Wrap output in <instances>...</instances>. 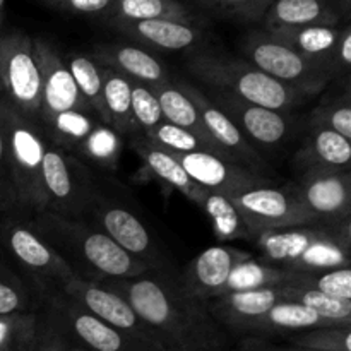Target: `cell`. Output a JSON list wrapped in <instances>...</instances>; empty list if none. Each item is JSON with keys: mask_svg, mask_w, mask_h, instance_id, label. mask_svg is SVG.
Returning a JSON list of instances; mask_svg holds the SVG:
<instances>
[{"mask_svg": "<svg viewBox=\"0 0 351 351\" xmlns=\"http://www.w3.org/2000/svg\"><path fill=\"white\" fill-rule=\"evenodd\" d=\"M48 304L58 312L65 331L77 348L86 351H144L132 339L110 328L64 295L51 298Z\"/></svg>", "mask_w": 351, "mask_h": 351, "instance_id": "obj_19", "label": "cell"}, {"mask_svg": "<svg viewBox=\"0 0 351 351\" xmlns=\"http://www.w3.org/2000/svg\"><path fill=\"white\" fill-rule=\"evenodd\" d=\"M89 57L105 69L120 72L130 81L151 86H163L171 81L168 69L156 55L136 45L99 43Z\"/></svg>", "mask_w": 351, "mask_h": 351, "instance_id": "obj_22", "label": "cell"}, {"mask_svg": "<svg viewBox=\"0 0 351 351\" xmlns=\"http://www.w3.org/2000/svg\"><path fill=\"white\" fill-rule=\"evenodd\" d=\"M0 249L12 259L19 269L17 274L29 285L40 304L60 297L74 280L64 261L23 219L3 218L0 221Z\"/></svg>", "mask_w": 351, "mask_h": 351, "instance_id": "obj_7", "label": "cell"}, {"mask_svg": "<svg viewBox=\"0 0 351 351\" xmlns=\"http://www.w3.org/2000/svg\"><path fill=\"white\" fill-rule=\"evenodd\" d=\"M33 51L41 79V106L38 123L47 122L51 117L69 110H89L65 65L64 57L55 45L45 38H33Z\"/></svg>", "mask_w": 351, "mask_h": 351, "instance_id": "obj_15", "label": "cell"}, {"mask_svg": "<svg viewBox=\"0 0 351 351\" xmlns=\"http://www.w3.org/2000/svg\"><path fill=\"white\" fill-rule=\"evenodd\" d=\"M324 326H338L326 321L324 317L317 315L315 312L302 307L291 302H280L273 308L261 315L252 326L245 338H266L280 335H297V332L311 331L315 328Z\"/></svg>", "mask_w": 351, "mask_h": 351, "instance_id": "obj_28", "label": "cell"}, {"mask_svg": "<svg viewBox=\"0 0 351 351\" xmlns=\"http://www.w3.org/2000/svg\"><path fill=\"white\" fill-rule=\"evenodd\" d=\"M0 99L27 119L38 120L41 106V79L33 38L21 31L0 38Z\"/></svg>", "mask_w": 351, "mask_h": 351, "instance_id": "obj_10", "label": "cell"}, {"mask_svg": "<svg viewBox=\"0 0 351 351\" xmlns=\"http://www.w3.org/2000/svg\"><path fill=\"white\" fill-rule=\"evenodd\" d=\"M84 221L105 233L113 243L147 267L149 273L177 280L178 271L163 243L147 228L144 219L123 204L115 194L106 191L96 178V192L88 206Z\"/></svg>", "mask_w": 351, "mask_h": 351, "instance_id": "obj_5", "label": "cell"}, {"mask_svg": "<svg viewBox=\"0 0 351 351\" xmlns=\"http://www.w3.org/2000/svg\"><path fill=\"white\" fill-rule=\"evenodd\" d=\"M350 67H351V26L348 23L343 26L341 38H339L338 48L332 57V71L335 77L339 79L343 75L345 81H350Z\"/></svg>", "mask_w": 351, "mask_h": 351, "instance_id": "obj_48", "label": "cell"}, {"mask_svg": "<svg viewBox=\"0 0 351 351\" xmlns=\"http://www.w3.org/2000/svg\"><path fill=\"white\" fill-rule=\"evenodd\" d=\"M206 96L239 127L240 132L254 147H274L283 144L295 129V120L290 113L273 112L252 105L221 89H209Z\"/></svg>", "mask_w": 351, "mask_h": 351, "instance_id": "obj_14", "label": "cell"}, {"mask_svg": "<svg viewBox=\"0 0 351 351\" xmlns=\"http://www.w3.org/2000/svg\"><path fill=\"white\" fill-rule=\"evenodd\" d=\"M178 88L192 99V103L195 105V108L199 110V115H201L202 123H204L206 130L211 136V139L218 144L219 149L233 161V163L240 165V167L247 168V170L254 171V173L261 175L264 178H273V170L267 165V161L264 160L263 154L257 151V147H254L252 144L247 141V137L243 136L239 130V127L221 112V110L216 108L209 98L206 96L204 91H201L195 86L189 84L187 81H177Z\"/></svg>", "mask_w": 351, "mask_h": 351, "instance_id": "obj_13", "label": "cell"}, {"mask_svg": "<svg viewBox=\"0 0 351 351\" xmlns=\"http://www.w3.org/2000/svg\"><path fill=\"white\" fill-rule=\"evenodd\" d=\"M173 156L199 187L225 197H235L257 187H269L274 182L211 153L173 154Z\"/></svg>", "mask_w": 351, "mask_h": 351, "instance_id": "obj_18", "label": "cell"}, {"mask_svg": "<svg viewBox=\"0 0 351 351\" xmlns=\"http://www.w3.org/2000/svg\"><path fill=\"white\" fill-rule=\"evenodd\" d=\"M285 293V302L298 304L308 311L315 312L324 317L326 321L338 326H351V302L338 300V298L328 297L319 291L307 290V288L297 287H281Z\"/></svg>", "mask_w": 351, "mask_h": 351, "instance_id": "obj_38", "label": "cell"}, {"mask_svg": "<svg viewBox=\"0 0 351 351\" xmlns=\"http://www.w3.org/2000/svg\"><path fill=\"white\" fill-rule=\"evenodd\" d=\"M14 211H19V202H17L16 184H14L12 171L5 156L2 132H0V216L10 215Z\"/></svg>", "mask_w": 351, "mask_h": 351, "instance_id": "obj_47", "label": "cell"}, {"mask_svg": "<svg viewBox=\"0 0 351 351\" xmlns=\"http://www.w3.org/2000/svg\"><path fill=\"white\" fill-rule=\"evenodd\" d=\"M175 21V23L192 24V26H209L211 21L202 16L191 2L178 0H112L105 14L95 24L110 27L113 24L139 23V21Z\"/></svg>", "mask_w": 351, "mask_h": 351, "instance_id": "obj_21", "label": "cell"}, {"mask_svg": "<svg viewBox=\"0 0 351 351\" xmlns=\"http://www.w3.org/2000/svg\"><path fill=\"white\" fill-rule=\"evenodd\" d=\"M45 211L69 219H86L88 206L96 192L91 168L72 154L47 146L41 167Z\"/></svg>", "mask_w": 351, "mask_h": 351, "instance_id": "obj_9", "label": "cell"}, {"mask_svg": "<svg viewBox=\"0 0 351 351\" xmlns=\"http://www.w3.org/2000/svg\"><path fill=\"white\" fill-rule=\"evenodd\" d=\"M36 324V312L0 317V351H29Z\"/></svg>", "mask_w": 351, "mask_h": 351, "instance_id": "obj_44", "label": "cell"}, {"mask_svg": "<svg viewBox=\"0 0 351 351\" xmlns=\"http://www.w3.org/2000/svg\"><path fill=\"white\" fill-rule=\"evenodd\" d=\"M199 208L208 215L213 232L219 242H233V240L254 242V235L250 233L245 219L230 197L206 191Z\"/></svg>", "mask_w": 351, "mask_h": 351, "instance_id": "obj_33", "label": "cell"}, {"mask_svg": "<svg viewBox=\"0 0 351 351\" xmlns=\"http://www.w3.org/2000/svg\"><path fill=\"white\" fill-rule=\"evenodd\" d=\"M191 5L204 17L226 21L237 26L263 24L271 0H194Z\"/></svg>", "mask_w": 351, "mask_h": 351, "instance_id": "obj_35", "label": "cell"}, {"mask_svg": "<svg viewBox=\"0 0 351 351\" xmlns=\"http://www.w3.org/2000/svg\"><path fill=\"white\" fill-rule=\"evenodd\" d=\"M285 302L283 288L228 293L206 302L213 317L228 332L247 336L250 326L274 305Z\"/></svg>", "mask_w": 351, "mask_h": 351, "instance_id": "obj_24", "label": "cell"}, {"mask_svg": "<svg viewBox=\"0 0 351 351\" xmlns=\"http://www.w3.org/2000/svg\"><path fill=\"white\" fill-rule=\"evenodd\" d=\"M187 69L195 79L211 89H221L273 112L290 113L312 98L300 89L269 77L249 62L204 48L189 55Z\"/></svg>", "mask_w": 351, "mask_h": 351, "instance_id": "obj_4", "label": "cell"}, {"mask_svg": "<svg viewBox=\"0 0 351 351\" xmlns=\"http://www.w3.org/2000/svg\"><path fill=\"white\" fill-rule=\"evenodd\" d=\"M288 339L291 346L307 351H351V326H324L291 335Z\"/></svg>", "mask_w": 351, "mask_h": 351, "instance_id": "obj_42", "label": "cell"}, {"mask_svg": "<svg viewBox=\"0 0 351 351\" xmlns=\"http://www.w3.org/2000/svg\"><path fill=\"white\" fill-rule=\"evenodd\" d=\"M350 84L345 86L341 96L322 99L307 119L308 130L324 129L339 134L346 141L351 139V103Z\"/></svg>", "mask_w": 351, "mask_h": 351, "instance_id": "obj_39", "label": "cell"}, {"mask_svg": "<svg viewBox=\"0 0 351 351\" xmlns=\"http://www.w3.org/2000/svg\"><path fill=\"white\" fill-rule=\"evenodd\" d=\"M285 287L307 288L319 291L338 300L351 302V267L328 271H312V273H298L291 271V276Z\"/></svg>", "mask_w": 351, "mask_h": 351, "instance_id": "obj_40", "label": "cell"}, {"mask_svg": "<svg viewBox=\"0 0 351 351\" xmlns=\"http://www.w3.org/2000/svg\"><path fill=\"white\" fill-rule=\"evenodd\" d=\"M153 91L154 95H156L158 103H160L165 122L194 134V136L199 137L216 156L232 161L221 149H219L218 144L211 139V136H209L208 130H206L204 123H202L199 110L195 108L192 99L178 88L177 81H170L163 86H154Z\"/></svg>", "mask_w": 351, "mask_h": 351, "instance_id": "obj_27", "label": "cell"}, {"mask_svg": "<svg viewBox=\"0 0 351 351\" xmlns=\"http://www.w3.org/2000/svg\"><path fill=\"white\" fill-rule=\"evenodd\" d=\"M108 29L123 34L129 40L146 47L165 51H194L202 50L206 45L204 27L175 21H139V23L113 24Z\"/></svg>", "mask_w": 351, "mask_h": 351, "instance_id": "obj_23", "label": "cell"}, {"mask_svg": "<svg viewBox=\"0 0 351 351\" xmlns=\"http://www.w3.org/2000/svg\"><path fill=\"white\" fill-rule=\"evenodd\" d=\"M101 285L132 305L165 351H230V332L213 317L208 304L185 297L171 278L147 271Z\"/></svg>", "mask_w": 351, "mask_h": 351, "instance_id": "obj_1", "label": "cell"}, {"mask_svg": "<svg viewBox=\"0 0 351 351\" xmlns=\"http://www.w3.org/2000/svg\"><path fill=\"white\" fill-rule=\"evenodd\" d=\"M132 88V117L137 129L141 134H147L163 123V113H161L160 103H158L156 95L153 88L143 82L130 81Z\"/></svg>", "mask_w": 351, "mask_h": 351, "instance_id": "obj_45", "label": "cell"}, {"mask_svg": "<svg viewBox=\"0 0 351 351\" xmlns=\"http://www.w3.org/2000/svg\"><path fill=\"white\" fill-rule=\"evenodd\" d=\"M291 276L290 269L266 264L252 257L250 261L239 264L221 288V295L242 293V291H257L266 288H280L288 283Z\"/></svg>", "mask_w": 351, "mask_h": 351, "instance_id": "obj_32", "label": "cell"}, {"mask_svg": "<svg viewBox=\"0 0 351 351\" xmlns=\"http://www.w3.org/2000/svg\"><path fill=\"white\" fill-rule=\"evenodd\" d=\"M71 336L65 331L60 315L48 302L40 305L36 311V324L29 351H72L74 350Z\"/></svg>", "mask_w": 351, "mask_h": 351, "instance_id": "obj_41", "label": "cell"}, {"mask_svg": "<svg viewBox=\"0 0 351 351\" xmlns=\"http://www.w3.org/2000/svg\"><path fill=\"white\" fill-rule=\"evenodd\" d=\"M343 26L345 24H341V26L302 27V29L273 31L269 34L283 45H287L288 48L297 51V53L314 58V60L324 62L332 69V57H335V51L338 48Z\"/></svg>", "mask_w": 351, "mask_h": 351, "instance_id": "obj_30", "label": "cell"}, {"mask_svg": "<svg viewBox=\"0 0 351 351\" xmlns=\"http://www.w3.org/2000/svg\"><path fill=\"white\" fill-rule=\"evenodd\" d=\"M65 65L81 93L82 99L93 113L106 123L103 106V67L96 64L89 55L71 53L64 57Z\"/></svg>", "mask_w": 351, "mask_h": 351, "instance_id": "obj_36", "label": "cell"}, {"mask_svg": "<svg viewBox=\"0 0 351 351\" xmlns=\"http://www.w3.org/2000/svg\"><path fill=\"white\" fill-rule=\"evenodd\" d=\"M123 149V137L106 123H99L72 153L82 163L99 170L115 171Z\"/></svg>", "mask_w": 351, "mask_h": 351, "instance_id": "obj_34", "label": "cell"}, {"mask_svg": "<svg viewBox=\"0 0 351 351\" xmlns=\"http://www.w3.org/2000/svg\"><path fill=\"white\" fill-rule=\"evenodd\" d=\"M350 2L331 0H278L271 2L263 21V31L302 29L315 26H341L350 16Z\"/></svg>", "mask_w": 351, "mask_h": 351, "instance_id": "obj_20", "label": "cell"}, {"mask_svg": "<svg viewBox=\"0 0 351 351\" xmlns=\"http://www.w3.org/2000/svg\"><path fill=\"white\" fill-rule=\"evenodd\" d=\"M62 295L71 298L74 304L108 324L110 328L125 335L144 351H165L160 339L134 311L132 305L105 285L89 283L74 278Z\"/></svg>", "mask_w": 351, "mask_h": 351, "instance_id": "obj_11", "label": "cell"}, {"mask_svg": "<svg viewBox=\"0 0 351 351\" xmlns=\"http://www.w3.org/2000/svg\"><path fill=\"white\" fill-rule=\"evenodd\" d=\"M249 64L269 77L315 96L335 81V72L324 62L304 57L266 31H250L240 43Z\"/></svg>", "mask_w": 351, "mask_h": 351, "instance_id": "obj_8", "label": "cell"}, {"mask_svg": "<svg viewBox=\"0 0 351 351\" xmlns=\"http://www.w3.org/2000/svg\"><path fill=\"white\" fill-rule=\"evenodd\" d=\"M0 132H2L5 156L12 171L17 191L19 211H45V192L41 167L47 151V139L38 120L27 119L0 99Z\"/></svg>", "mask_w": 351, "mask_h": 351, "instance_id": "obj_6", "label": "cell"}, {"mask_svg": "<svg viewBox=\"0 0 351 351\" xmlns=\"http://www.w3.org/2000/svg\"><path fill=\"white\" fill-rule=\"evenodd\" d=\"M72 351H86V350H82V348H77V346H75V348L72 350Z\"/></svg>", "mask_w": 351, "mask_h": 351, "instance_id": "obj_51", "label": "cell"}, {"mask_svg": "<svg viewBox=\"0 0 351 351\" xmlns=\"http://www.w3.org/2000/svg\"><path fill=\"white\" fill-rule=\"evenodd\" d=\"M237 351H307L297 346H281L266 338H243Z\"/></svg>", "mask_w": 351, "mask_h": 351, "instance_id": "obj_49", "label": "cell"}, {"mask_svg": "<svg viewBox=\"0 0 351 351\" xmlns=\"http://www.w3.org/2000/svg\"><path fill=\"white\" fill-rule=\"evenodd\" d=\"M252 257L250 252L237 247H209L202 250L182 273H178L175 285L185 297L209 302L219 297L232 271Z\"/></svg>", "mask_w": 351, "mask_h": 351, "instance_id": "obj_17", "label": "cell"}, {"mask_svg": "<svg viewBox=\"0 0 351 351\" xmlns=\"http://www.w3.org/2000/svg\"><path fill=\"white\" fill-rule=\"evenodd\" d=\"M151 144L170 154H191V153H213L199 137L187 130L175 127L171 123L163 122L147 134H143Z\"/></svg>", "mask_w": 351, "mask_h": 351, "instance_id": "obj_43", "label": "cell"}, {"mask_svg": "<svg viewBox=\"0 0 351 351\" xmlns=\"http://www.w3.org/2000/svg\"><path fill=\"white\" fill-rule=\"evenodd\" d=\"M23 221L64 261L77 280L103 283L132 280L147 273L144 264L123 252L105 233L84 219H69L40 211L26 216Z\"/></svg>", "mask_w": 351, "mask_h": 351, "instance_id": "obj_2", "label": "cell"}, {"mask_svg": "<svg viewBox=\"0 0 351 351\" xmlns=\"http://www.w3.org/2000/svg\"><path fill=\"white\" fill-rule=\"evenodd\" d=\"M130 147H132V151H136L137 156L143 160L144 168L154 178H158L161 184L168 185L171 191L180 192L182 195H185L195 206H201L206 191L199 187L185 173V170L182 168V165L178 163L173 154L167 153V151L160 149L154 144H151L143 134H136V136L130 137Z\"/></svg>", "mask_w": 351, "mask_h": 351, "instance_id": "obj_26", "label": "cell"}, {"mask_svg": "<svg viewBox=\"0 0 351 351\" xmlns=\"http://www.w3.org/2000/svg\"><path fill=\"white\" fill-rule=\"evenodd\" d=\"M7 17V3L0 0V38H2V29H3V23H5Z\"/></svg>", "mask_w": 351, "mask_h": 351, "instance_id": "obj_50", "label": "cell"}, {"mask_svg": "<svg viewBox=\"0 0 351 351\" xmlns=\"http://www.w3.org/2000/svg\"><path fill=\"white\" fill-rule=\"evenodd\" d=\"M245 219L254 240L266 232L317 225L295 191V184L285 187H257L230 197Z\"/></svg>", "mask_w": 351, "mask_h": 351, "instance_id": "obj_12", "label": "cell"}, {"mask_svg": "<svg viewBox=\"0 0 351 351\" xmlns=\"http://www.w3.org/2000/svg\"><path fill=\"white\" fill-rule=\"evenodd\" d=\"M36 295L16 269L0 259V317L12 314H29L40 308Z\"/></svg>", "mask_w": 351, "mask_h": 351, "instance_id": "obj_37", "label": "cell"}, {"mask_svg": "<svg viewBox=\"0 0 351 351\" xmlns=\"http://www.w3.org/2000/svg\"><path fill=\"white\" fill-rule=\"evenodd\" d=\"M266 264L298 273L350 267L351 219L266 232L254 240Z\"/></svg>", "mask_w": 351, "mask_h": 351, "instance_id": "obj_3", "label": "cell"}, {"mask_svg": "<svg viewBox=\"0 0 351 351\" xmlns=\"http://www.w3.org/2000/svg\"><path fill=\"white\" fill-rule=\"evenodd\" d=\"M351 160V144L339 134L331 130L315 129L308 132L302 146L291 158L295 170L305 171H338L348 170Z\"/></svg>", "mask_w": 351, "mask_h": 351, "instance_id": "obj_25", "label": "cell"}, {"mask_svg": "<svg viewBox=\"0 0 351 351\" xmlns=\"http://www.w3.org/2000/svg\"><path fill=\"white\" fill-rule=\"evenodd\" d=\"M295 191L317 223L338 225L351 219L350 170L305 171L295 184Z\"/></svg>", "mask_w": 351, "mask_h": 351, "instance_id": "obj_16", "label": "cell"}, {"mask_svg": "<svg viewBox=\"0 0 351 351\" xmlns=\"http://www.w3.org/2000/svg\"><path fill=\"white\" fill-rule=\"evenodd\" d=\"M47 9L65 17H82L96 23L112 5V0H45Z\"/></svg>", "mask_w": 351, "mask_h": 351, "instance_id": "obj_46", "label": "cell"}, {"mask_svg": "<svg viewBox=\"0 0 351 351\" xmlns=\"http://www.w3.org/2000/svg\"><path fill=\"white\" fill-rule=\"evenodd\" d=\"M99 123L103 122L91 110H69L40 123V127L48 146L72 154Z\"/></svg>", "mask_w": 351, "mask_h": 351, "instance_id": "obj_31", "label": "cell"}, {"mask_svg": "<svg viewBox=\"0 0 351 351\" xmlns=\"http://www.w3.org/2000/svg\"><path fill=\"white\" fill-rule=\"evenodd\" d=\"M103 106L106 125L122 137L141 134L132 117V88L130 79L120 72L103 67Z\"/></svg>", "mask_w": 351, "mask_h": 351, "instance_id": "obj_29", "label": "cell"}]
</instances>
